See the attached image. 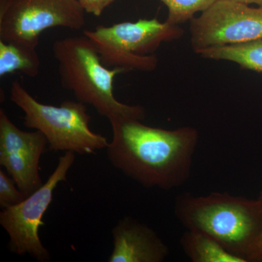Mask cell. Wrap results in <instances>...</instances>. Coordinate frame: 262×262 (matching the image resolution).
<instances>
[{"label":"cell","instance_id":"1","mask_svg":"<svg viewBox=\"0 0 262 262\" xmlns=\"http://www.w3.org/2000/svg\"><path fill=\"white\" fill-rule=\"evenodd\" d=\"M108 120L113 139L106 154L114 168L146 188L170 190L187 182L199 140L195 128L166 130L125 116Z\"/></svg>","mask_w":262,"mask_h":262},{"label":"cell","instance_id":"2","mask_svg":"<svg viewBox=\"0 0 262 262\" xmlns=\"http://www.w3.org/2000/svg\"><path fill=\"white\" fill-rule=\"evenodd\" d=\"M174 213L188 230L213 237L245 262H259L262 241V205L227 192L177 196Z\"/></svg>","mask_w":262,"mask_h":262},{"label":"cell","instance_id":"3","mask_svg":"<svg viewBox=\"0 0 262 262\" xmlns=\"http://www.w3.org/2000/svg\"><path fill=\"white\" fill-rule=\"evenodd\" d=\"M53 53L61 85L75 95L77 101L91 105L108 120L117 116L144 120L146 112L143 106L126 104L115 98V77L124 70L105 66L94 43L84 34L55 41Z\"/></svg>","mask_w":262,"mask_h":262},{"label":"cell","instance_id":"4","mask_svg":"<svg viewBox=\"0 0 262 262\" xmlns=\"http://www.w3.org/2000/svg\"><path fill=\"white\" fill-rule=\"evenodd\" d=\"M10 100L23 111L24 126L41 131L51 151L90 155L107 147L106 138L90 128L91 117L86 104L80 101L68 100L59 106L45 104L18 80L10 86Z\"/></svg>","mask_w":262,"mask_h":262},{"label":"cell","instance_id":"5","mask_svg":"<svg viewBox=\"0 0 262 262\" xmlns=\"http://www.w3.org/2000/svg\"><path fill=\"white\" fill-rule=\"evenodd\" d=\"M183 34L179 25L162 23L156 18L98 26L83 32L96 46L105 66L125 72H152L158 63L155 52L163 43L178 39Z\"/></svg>","mask_w":262,"mask_h":262},{"label":"cell","instance_id":"6","mask_svg":"<svg viewBox=\"0 0 262 262\" xmlns=\"http://www.w3.org/2000/svg\"><path fill=\"white\" fill-rule=\"evenodd\" d=\"M75 160V152L66 151L42 187L21 203L1 211L0 225L9 235L8 248L12 253L19 256L29 254L41 262L51 259L39 237V227L45 225L43 215L53 201L55 189L60 182H67V173Z\"/></svg>","mask_w":262,"mask_h":262},{"label":"cell","instance_id":"7","mask_svg":"<svg viewBox=\"0 0 262 262\" xmlns=\"http://www.w3.org/2000/svg\"><path fill=\"white\" fill-rule=\"evenodd\" d=\"M85 13L79 0H8L0 10V40L37 48L48 29L83 28Z\"/></svg>","mask_w":262,"mask_h":262},{"label":"cell","instance_id":"8","mask_svg":"<svg viewBox=\"0 0 262 262\" xmlns=\"http://www.w3.org/2000/svg\"><path fill=\"white\" fill-rule=\"evenodd\" d=\"M189 32L194 52L256 40L262 38V7L216 0L191 20Z\"/></svg>","mask_w":262,"mask_h":262},{"label":"cell","instance_id":"9","mask_svg":"<svg viewBox=\"0 0 262 262\" xmlns=\"http://www.w3.org/2000/svg\"><path fill=\"white\" fill-rule=\"evenodd\" d=\"M48 145L41 131L20 130L0 108V165L26 196L43 185L39 160Z\"/></svg>","mask_w":262,"mask_h":262},{"label":"cell","instance_id":"10","mask_svg":"<svg viewBox=\"0 0 262 262\" xmlns=\"http://www.w3.org/2000/svg\"><path fill=\"white\" fill-rule=\"evenodd\" d=\"M112 233L113 249L108 262H163L170 254L154 229L132 217L119 220Z\"/></svg>","mask_w":262,"mask_h":262},{"label":"cell","instance_id":"11","mask_svg":"<svg viewBox=\"0 0 262 262\" xmlns=\"http://www.w3.org/2000/svg\"><path fill=\"white\" fill-rule=\"evenodd\" d=\"M37 48L24 43L0 40V77L19 72L27 77H37L41 61Z\"/></svg>","mask_w":262,"mask_h":262},{"label":"cell","instance_id":"12","mask_svg":"<svg viewBox=\"0 0 262 262\" xmlns=\"http://www.w3.org/2000/svg\"><path fill=\"white\" fill-rule=\"evenodd\" d=\"M184 253L193 262H245L208 234L186 231L180 239Z\"/></svg>","mask_w":262,"mask_h":262},{"label":"cell","instance_id":"13","mask_svg":"<svg viewBox=\"0 0 262 262\" xmlns=\"http://www.w3.org/2000/svg\"><path fill=\"white\" fill-rule=\"evenodd\" d=\"M195 53L206 59L234 62L241 68L262 72V38L244 44L206 48Z\"/></svg>","mask_w":262,"mask_h":262},{"label":"cell","instance_id":"14","mask_svg":"<svg viewBox=\"0 0 262 262\" xmlns=\"http://www.w3.org/2000/svg\"><path fill=\"white\" fill-rule=\"evenodd\" d=\"M168 8L166 21L173 25L191 20L198 12L208 9L216 0H160Z\"/></svg>","mask_w":262,"mask_h":262},{"label":"cell","instance_id":"15","mask_svg":"<svg viewBox=\"0 0 262 262\" xmlns=\"http://www.w3.org/2000/svg\"><path fill=\"white\" fill-rule=\"evenodd\" d=\"M11 177L0 170V207L3 209L16 206L27 198Z\"/></svg>","mask_w":262,"mask_h":262},{"label":"cell","instance_id":"16","mask_svg":"<svg viewBox=\"0 0 262 262\" xmlns=\"http://www.w3.org/2000/svg\"><path fill=\"white\" fill-rule=\"evenodd\" d=\"M116 0H79L84 12L95 16H100L110 5Z\"/></svg>","mask_w":262,"mask_h":262},{"label":"cell","instance_id":"17","mask_svg":"<svg viewBox=\"0 0 262 262\" xmlns=\"http://www.w3.org/2000/svg\"><path fill=\"white\" fill-rule=\"evenodd\" d=\"M234 1L239 2V3L247 5L255 4L258 5V6L262 7V0H234Z\"/></svg>","mask_w":262,"mask_h":262},{"label":"cell","instance_id":"18","mask_svg":"<svg viewBox=\"0 0 262 262\" xmlns=\"http://www.w3.org/2000/svg\"><path fill=\"white\" fill-rule=\"evenodd\" d=\"M258 199L259 200V201L261 202L262 205V192L260 193L259 196H258ZM259 262H262V241H261V253H260V261Z\"/></svg>","mask_w":262,"mask_h":262}]
</instances>
